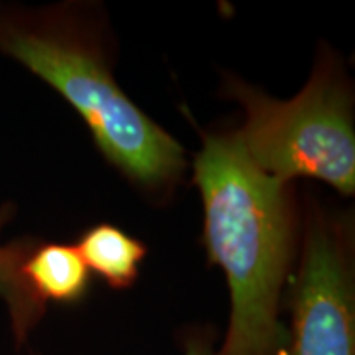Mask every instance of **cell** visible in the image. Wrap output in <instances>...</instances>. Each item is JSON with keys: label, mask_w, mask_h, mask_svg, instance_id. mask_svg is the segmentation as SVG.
<instances>
[{"label": "cell", "mask_w": 355, "mask_h": 355, "mask_svg": "<svg viewBox=\"0 0 355 355\" xmlns=\"http://www.w3.org/2000/svg\"><path fill=\"white\" fill-rule=\"evenodd\" d=\"M194 183L207 255L230 291L229 329L216 355H279L290 337L279 322L293 243L286 184L250 162L237 132L204 137Z\"/></svg>", "instance_id": "6da1fadb"}, {"label": "cell", "mask_w": 355, "mask_h": 355, "mask_svg": "<svg viewBox=\"0 0 355 355\" xmlns=\"http://www.w3.org/2000/svg\"><path fill=\"white\" fill-rule=\"evenodd\" d=\"M0 55L55 89L81 115L101 153L133 183L162 191L183 175V146L115 83L86 7L0 2Z\"/></svg>", "instance_id": "7a4b0ae2"}, {"label": "cell", "mask_w": 355, "mask_h": 355, "mask_svg": "<svg viewBox=\"0 0 355 355\" xmlns=\"http://www.w3.org/2000/svg\"><path fill=\"white\" fill-rule=\"evenodd\" d=\"M227 94L245 110L235 130L250 162L279 183L321 180L339 193L355 189L352 97L336 61L324 58L303 91L290 101L230 79Z\"/></svg>", "instance_id": "3957f363"}, {"label": "cell", "mask_w": 355, "mask_h": 355, "mask_svg": "<svg viewBox=\"0 0 355 355\" xmlns=\"http://www.w3.org/2000/svg\"><path fill=\"white\" fill-rule=\"evenodd\" d=\"M290 355H355V286L344 220L314 207L293 278Z\"/></svg>", "instance_id": "277c9868"}, {"label": "cell", "mask_w": 355, "mask_h": 355, "mask_svg": "<svg viewBox=\"0 0 355 355\" xmlns=\"http://www.w3.org/2000/svg\"><path fill=\"white\" fill-rule=\"evenodd\" d=\"M13 202L0 204V239L3 229L15 219ZM38 241L20 237L3 243L0 241V301L6 306L12 337L17 345H24L46 314L48 304L35 295L24 275V263Z\"/></svg>", "instance_id": "5b68a950"}, {"label": "cell", "mask_w": 355, "mask_h": 355, "mask_svg": "<svg viewBox=\"0 0 355 355\" xmlns=\"http://www.w3.org/2000/svg\"><path fill=\"white\" fill-rule=\"evenodd\" d=\"M24 275L43 303L73 304L87 295L91 272L76 245L40 242L24 263Z\"/></svg>", "instance_id": "8992f818"}, {"label": "cell", "mask_w": 355, "mask_h": 355, "mask_svg": "<svg viewBox=\"0 0 355 355\" xmlns=\"http://www.w3.org/2000/svg\"><path fill=\"white\" fill-rule=\"evenodd\" d=\"M89 272L99 275L110 288L132 286L146 257L144 242L112 224H97L84 230L76 243Z\"/></svg>", "instance_id": "52a82bcc"}, {"label": "cell", "mask_w": 355, "mask_h": 355, "mask_svg": "<svg viewBox=\"0 0 355 355\" xmlns=\"http://www.w3.org/2000/svg\"><path fill=\"white\" fill-rule=\"evenodd\" d=\"M183 355H216V350L212 347V339L206 334L188 337Z\"/></svg>", "instance_id": "ba28073f"}]
</instances>
